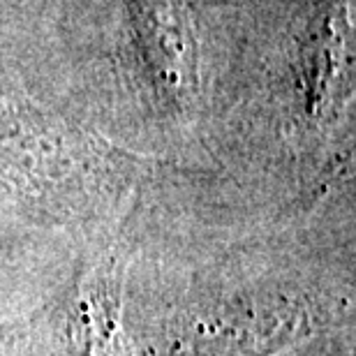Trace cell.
I'll list each match as a JSON object with an SVG mask.
<instances>
[{"label":"cell","instance_id":"obj_1","mask_svg":"<svg viewBox=\"0 0 356 356\" xmlns=\"http://www.w3.org/2000/svg\"><path fill=\"white\" fill-rule=\"evenodd\" d=\"M132 24L146 70L169 95L197 86V44L181 0H130Z\"/></svg>","mask_w":356,"mask_h":356}]
</instances>
